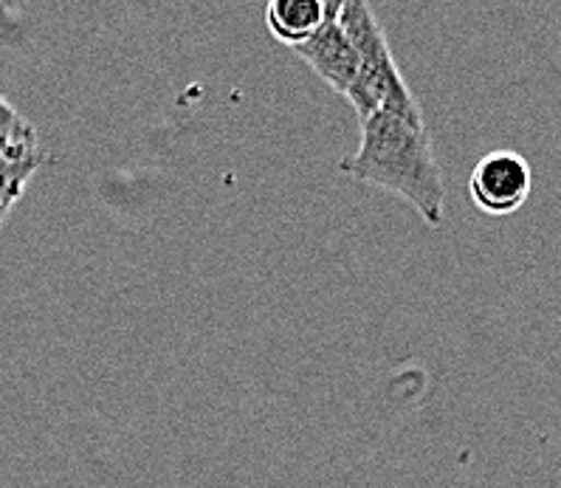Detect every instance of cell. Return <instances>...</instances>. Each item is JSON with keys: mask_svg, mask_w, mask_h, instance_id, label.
<instances>
[{"mask_svg": "<svg viewBox=\"0 0 561 488\" xmlns=\"http://www.w3.org/2000/svg\"><path fill=\"white\" fill-rule=\"evenodd\" d=\"M339 170L358 184L381 186L403 198L432 229L446 220V190L426 127L373 113L362 122V145Z\"/></svg>", "mask_w": 561, "mask_h": 488, "instance_id": "6da1fadb", "label": "cell"}, {"mask_svg": "<svg viewBox=\"0 0 561 488\" xmlns=\"http://www.w3.org/2000/svg\"><path fill=\"white\" fill-rule=\"evenodd\" d=\"M336 23L342 26L344 37L351 41L358 57V80L347 97L353 111L358 113V120L364 122L373 113H390V116H398L410 125L426 127L421 105L398 71L390 43L383 37V29L370 3L342 0Z\"/></svg>", "mask_w": 561, "mask_h": 488, "instance_id": "7a4b0ae2", "label": "cell"}, {"mask_svg": "<svg viewBox=\"0 0 561 488\" xmlns=\"http://www.w3.org/2000/svg\"><path fill=\"white\" fill-rule=\"evenodd\" d=\"M534 186L530 164L514 150H491L485 152L477 167L471 170L469 192L471 201L480 212L505 218L522 209Z\"/></svg>", "mask_w": 561, "mask_h": 488, "instance_id": "3957f363", "label": "cell"}, {"mask_svg": "<svg viewBox=\"0 0 561 488\" xmlns=\"http://www.w3.org/2000/svg\"><path fill=\"white\" fill-rule=\"evenodd\" d=\"M336 14L339 3H333L331 14L322 23V29L313 34L311 41H305L302 46L294 48V52L313 68L319 80L328 82L342 97H351L353 86L358 80V57L353 52L351 41L344 37L342 26L336 23Z\"/></svg>", "mask_w": 561, "mask_h": 488, "instance_id": "277c9868", "label": "cell"}, {"mask_svg": "<svg viewBox=\"0 0 561 488\" xmlns=\"http://www.w3.org/2000/svg\"><path fill=\"white\" fill-rule=\"evenodd\" d=\"M333 3L328 0H271L265 7V26L285 46H302L328 21Z\"/></svg>", "mask_w": 561, "mask_h": 488, "instance_id": "5b68a950", "label": "cell"}, {"mask_svg": "<svg viewBox=\"0 0 561 488\" xmlns=\"http://www.w3.org/2000/svg\"><path fill=\"white\" fill-rule=\"evenodd\" d=\"M34 172L37 170H32V167H12V170L0 167V224L7 220L12 206L21 201L23 190H26L28 179H32Z\"/></svg>", "mask_w": 561, "mask_h": 488, "instance_id": "8992f818", "label": "cell"}]
</instances>
